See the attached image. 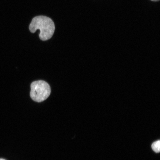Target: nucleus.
<instances>
[{
	"mask_svg": "<svg viewBox=\"0 0 160 160\" xmlns=\"http://www.w3.org/2000/svg\"><path fill=\"white\" fill-rule=\"evenodd\" d=\"M30 96L33 101L41 102L47 99L51 93V88L49 84L43 81H36L31 85Z\"/></svg>",
	"mask_w": 160,
	"mask_h": 160,
	"instance_id": "nucleus-2",
	"label": "nucleus"
},
{
	"mask_svg": "<svg viewBox=\"0 0 160 160\" xmlns=\"http://www.w3.org/2000/svg\"><path fill=\"white\" fill-rule=\"evenodd\" d=\"M152 149L156 153H159L160 151V141L159 140L154 142L152 145Z\"/></svg>",
	"mask_w": 160,
	"mask_h": 160,
	"instance_id": "nucleus-3",
	"label": "nucleus"
},
{
	"mask_svg": "<svg viewBox=\"0 0 160 160\" xmlns=\"http://www.w3.org/2000/svg\"><path fill=\"white\" fill-rule=\"evenodd\" d=\"M31 32L34 33L39 30V37L42 41H46L51 38L55 30L54 23L50 18L44 16H37L33 18L29 25Z\"/></svg>",
	"mask_w": 160,
	"mask_h": 160,
	"instance_id": "nucleus-1",
	"label": "nucleus"
},
{
	"mask_svg": "<svg viewBox=\"0 0 160 160\" xmlns=\"http://www.w3.org/2000/svg\"><path fill=\"white\" fill-rule=\"evenodd\" d=\"M0 160H6L4 159H0Z\"/></svg>",
	"mask_w": 160,
	"mask_h": 160,
	"instance_id": "nucleus-5",
	"label": "nucleus"
},
{
	"mask_svg": "<svg viewBox=\"0 0 160 160\" xmlns=\"http://www.w3.org/2000/svg\"><path fill=\"white\" fill-rule=\"evenodd\" d=\"M151 1H153L157 2V1H159V0H151Z\"/></svg>",
	"mask_w": 160,
	"mask_h": 160,
	"instance_id": "nucleus-4",
	"label": "nucleus"
}]
</instances>
